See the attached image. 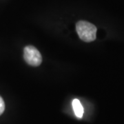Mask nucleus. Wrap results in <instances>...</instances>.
Returning a JSON list of instances; mask_svg holds the SVG:
<instances>
[{"mask_svg": "<svg viewBox=\"0 0 124 124\" xmlns=\"http://www.w3.org/2000/svg\"><path fill=\"white\" fill-rule=\"evenodd\" d=\"M23 58L28 65L38 66L42 62L41 55L35 47L28 46L23 50Z\"/></svg>", "mask_w": 124, "mask_h": 124, "instance_id": "obj_2", "label": "nucleus"}, {"mask_svg": "<svg viewBox=\"0 0 124 124\" xmlns=\"http://www.w3.org/2000/svg\"><path fill=\"white\" fill-rule=\"evenodd\" d=\"M5 110V103L3 99L0 97V115L4 112Z\"/></svg>", "mask_w": 124, "mask_h": 124, "instance_id": "obj_4", "label": "nucleus"}, {"mask_svg": "<svg viewBox=\"0 0 124 124\" xmlns=\"http://www.w3.org/2000/svg\"><path fill=\"white\" fill-rule=\"evenodd\" d=\"M72 108L73 110L75 112V114L77 117L78 118H81L84 115V108L82 106L81 102L79 99H75L72 101Z\"/></svg>", "mask_w": 124, "mask_h": 124, "instance_id": "obj_3", "label": "nucleus"}, {"mask_svg": "<svg viewBox=\"0 0 124 124\" xmlns=\"http://www.w3.org/2000/svg\"><path fill=\"white\" fill-rule=\"evenodd\" d=\"M76 30L80 39L85 42H91L96 39L97 28L91 23L79 21L76 24Z\"/></svg>", "mask_w": 124, "mask_h": 124, "instance_id": "obj_1", "label": "nucleus"}]
</instances>
